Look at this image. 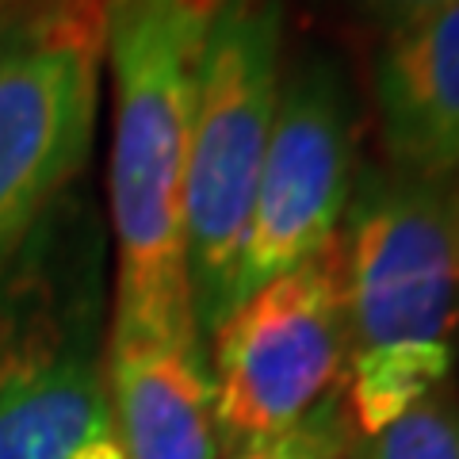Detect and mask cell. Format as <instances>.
I'll return each mask as SVG.
<instances>
[{
	"label": "cell",
	"mask_w": 459,
	"mask_h": 459,
	"mask_svg": "<svg viewBox=\"0 0 459 459\" xmlns=\"http://www.w3.org/2000/svg\"><path fill=\"white\" fill-rule=\"evenodd\" d=\"M356 4L364 8L368 20H376L383 31H410V27L425 23L429 16H437V12L452 8L455 0H356Z\"/></svg>",
	"instance_id": "12"
},
{
	"label": "cell",
	"mask_w": 459,
	"mask_h": 459,
	"mask_svg": "<svg viewBox=\"0 0 459 459\" xmlns=\"http://www.w3.org/2000/svg\"><path fill=\"white\" fill-rule=\"evenodd\" d=\"M352 108L329 62L299 65L280 84L272 138L256 180L241 299L337 238L352 195Z\"/></svg>",
	"instance_id": "7"
},
{
	"label": "cell",
	"mask_w": 459,
	"mask_h": 459,
	"mask_svg": "<svg viewBox=\"0 0 459 459\" xmlns=\"http://www.w3.org/2000/svg\"><path fill=\"white\" fill-rule=\"evenodd\" d=\"M226 0H104L111 77L108 333L204 337L184 253V177L204 47Z\"/></svg>",
	"instance_id": "1"
},
{
	"label": "cell",
	"mask_w": 459,
	"mask_h": 459,
	"mask_svg": "<svg viewBox=\"0 0 459 459\" xmlns=\"http://www.w3.org/2000/svg\"><path fill=\"white\" fill-rule=\"evenodd\" d=\"M104 0L0 27V287L81 172L96 131Z\"/></svg>",
	"instance_id": "5"
},
{
	"label": "cell",
	"mask_w": 459,
	"mask_h": 459,
	"mask_svg": "<svg viewBox=\"0 0 459 459\" xmlns=\"http://www.w3.org/2000/svg\"><path fill=\"white\" fill-rule=\"evenodd\" d=\"M352 425L376 437L444 386L459 329V177H368L344 234Z\"/></svg>",
	"instance_id": "2"
},
{
	"label": "cell",
	"mask_w": 459,
	"mask_h": 459,
	"mask_svg": "<svg viewBox=\"0 0 459 459\" xmlns=\"http://www.w3.org/2000/svg\"><path fill=\"white\" fill-rule=\"evenodd\" d=\"M0 459H126L96 291L39 234L0 287Z\"/></svg>",
	"instance_id": "4"
},
{
	"label": "cell",
	"mask_w": 459,
	"mask_h": 459,
	"mask_svg": "<svg viewBox=\"0 0 459 459\" xmlns=\"http://www.w3.org/2000/svg\"><path fill=\"white\" fill-rule=\"evenodd\" d=\"M283 0H226L204 47L184 177V253L199 333L241 303L256 180L280 104Z\"/></svg>",
	"instance_id": "3"
},
{
	"label": "cell",
	"mask_w": 459,
	"mask_h": 459,
	"mask_svg": "<svg viewBox=\"0 0 459 459\" xmlns=\"http://www.w3.org/2000/svg\"><path fill=\"white\" fill-rule=\"evenodd\" d=\"M383 146L402 177H459V0L391 35L376 65Z\"/></svg>",
	"instance_id": "9"
},
{
	"label": "cell",
	"mask_w": 459,
	"mask_h": 459,
	"mask_svg": "<svg viewBox=\"0 0 459 459\" xmlns=\"http://www.w3.org/2000/svg\"><path fill=\"white\" fill-rule=\"evenodd\" d=\"M364 440L360 459H459V398L448 386H437Z\"/></svg>",
	"instance_id": "10"
},
{
	"label": "cell",
	"mask_w": 459,
	"mask_h": 459,
	"mask_svg": "<svg viewBox=\"0 0 459 459\" xmlns=\"http://www.w3.org/2000/svg\"><path fill=\"white\" fill-rule=\"evenodd\" d=\"M352 413L344 394L329 398L325 406H318L307 421H299L295 429H287L280 437L256 440L238 448L230 459H329L337 448L352 440Z\"/></svg>",
	"instance_id": "11"
},
{
	"label": "cell",
	"mask_w": 459,
	"mask_h": 459,
	"mask_svg": "<svg viewBox=\"0 0 459 459\" xmlns=\"http://www.w3.org/2000/svg\"><path fill=\"white\" fill-rule=\"evenodd\" d=\"M329 459H360V448H356V444L349 440V444H344V448H337V452L329 455Z\"/></svg>",
	"instance_id": "13"
},
{
	"label": "cell",
	"mask_w": 459,
	"mask_h": 459,
	"mask_svg": "<svg viewBox=\"0 0 459 459\" xmlns=\"http://www.w3.org/2000/svg\"><path fill=\"white\" fill-rule=\"evenodd\" d=\"M104 376L126 459H214V383L204 337L108 333Z\"/></svg>",
	"instance_id": "8"
},
{
	"label": "cell",
	"mask_w": 459,
	"mask_h": 459,
	"mask_svg": "<svg viewBox=\"0 0 459 459\" xmlns=\"http://www.w3.org/2000/svg\"><path fill=\"white\" fill-rule=\"evenodd\" d=\"M219 437H280L349 383V283L344 238H329L295 268L253 287L211 333Z\"/></svg>",
	"instance_id": "6"
}]
</instances>
